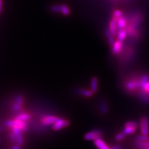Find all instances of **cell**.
<instances>
[{"instance_id": "obj_1", "label": "cell", "mask_w": 149, "mask_h": 149, "mask_svg": "<svg viewBox=\"0 0 149 149\" xmlns=\"http://www.w3.org/2000/svg\"><path fill=\"white\" fill-rule=\"evenodd\" d=\"M5 125L6 127L12 128H18L21 130L22 132H26L28 129V125L27 124V122H22L16 119L13 120H7L5 121Z\"/></svg>"}, {"instance_id": "obj_2", "label": "cell", "mask_w": 149, "mask_h": 149, "mask_svg": "<svg viewBox=\"0 0 149 149\" xmlns=\"http://www.w3.org/2000/svg\"><path fill=\"white\" fill-rule=\"evenodd\" d=\"M124 87L125 89L129 91H134L140 88V81L138 78H133L131 80H127L124 82Z\"/></svg>"}, {"instance_id": "obj_3", "label": "cell", "mask_w": 149, "mask_h": 149, "mask_svg": "<svg viewBox=\"0 0 149 149\" xmlns=\"http://www.w3.org/2000/svg\"><path fill=\"white\" fill-rule=\"evenodd\" d=\"M103 132L100 129H94L84 135V139L88 141H95L98 139L101 138Z\"/></svg>"}, {"instance_id": "obj_4", "label": "cell", "mask_w": 149, "mask_h": 149, "mask_svg": "<svg viewBox=\"0 0 149 149\" xmlns=\"http://www.w3.org/2000/svg\"><path fill=\"white\" fill-rule=\"evenodd\" d=\"M149 119L147 116H143L140 120V128L142 134L148 135L149 133Z\"/></svg>"}, {"instance_id": "obj_5", "label": "cell", "mask_w": 149, "mask_h": 149, "mask_svg": "<svg viewBox=\"0 0 149 149\" xmlns=\"http://www.w3.org/2000/svg\"><path fill=\"white\" fill-rule=\"evenodd\" d=\"M60 119V117H57L56 116L47 115L42 117L41 122L42 124H44L45 125H54Z\"/></svg>"}, {"instance_id": "obj_6", "label": "cell", "mask_w": 149, "mask_h": 149, "mask_svg": "<svg viewBox=\"0 0 149 149\" xmlns=\"http://www.w3.org/2000/svg\"><path fill=\"white\" fill-rule=\"evenodd\" d=\"M70 125V121L66 119H64L60 118L57 123L52 125V129L54 131H60L62 129H64L66 127H68Z\"/></svg>"}, {"instance_id": "obj_7", "label": "cell", "mask_w": 149, "mask_h": 149, "mask_svg": "<svg viewBox=\"0 0 149 149\" xmlns=\"http://www.w3.org/2000/svg\"><path fill=\"white\" fill-rule=\"evenodd\" d=\"M124 48L123 43L119 40H116L114 44L111 47V53L115 56H119Z\"/></svg>"}, {"instance_id": "obj_8", "label": "cell", "mask_w": 149, "mask_h": 149, "mask_svg": "<svg viewBox=\"0 0 149 149\" xmlns=\"http://www.w3.org/2000/svg\"><path fill=\"white\" fill-rule=\"evenodd\" d=\"M117 18L112 16L110 21H109V27H108L112 34L113 35L114 37H117Z\"/></svg>"}, {"instance_id": "obj_9", "label": "cell", "mask_w": 149, "mask_h": 149, "mask_svg": "<svg viewBox=\"0 0 149 149\" xmlns=\"http://www.w3.org/2000/svg\"><path fill=\"white\" fill-rule=\"evenodd\" d=\"M12 131L14 132L16 136L18 144L21 147L22 146L25 142L24 138L23 137V135L22 134V132L18 128H12Z\"/></svg>"}, {"instance_id": "obj_10", "label": "cell", "mask_w": 149, "mask_h": 149, "mask_svg": "<svg viewBox=\"0 0 149 149\" xmlns=\"http://www.w3.org/2000/svg\"><path fill=\"white\" fill-rule=\"evenodd\" d=\"M75 91H76V93L78 94V95L86 98L91 97L94 94L91 89H84L81 88L76 89Z\"/></svg>"}, {"instance_id": "obj_11", "label": "cell", "mask_w": 149, "mask_h": 149, "mask_svg": "<svg viewBox=\"0 0 149 149\" xmlns=\"http://www.w3.org/2000/svg\"><path fill=\"white\" fill-rule=\"evenodd\" d=\"M128 23V20L127 18L125 17V16H123L117 18V30L124 29L126 27Z\"/></svg>"}, {"instance_id": "obj_12", "label": "cell", "mask_w": 149, "mask_h": 149, "mask_svg": "<svg viewBox=\"0 0 149 149\" xmlns=\"http://www.w3.org/2000/svg\"><path fill=\"white\" fill-rule=\"evenodd\" d=\"M104 34L106 35V37L107 40H108L109 45L112 47L116 42L115 37H114V36L112 34L110 30H109V27H106L104 29Z\"/></svg>"}, {"instance_id": "obj_13", "label": "cell", "mask_w": 149, "mask_h": 149, "mask_svg": "<svg viewBox=\"0 0 149 149\" xmlns=\"http://www.w3.org/2000/svg\"><path fill=\"white\" fill-rule=\"evenodd\" d=\"M90 89L93 93H96L98 90V78L96 77H93L90 81Z\"/></svg>"}, {"instance_id": "obj_14", "label": "cell", "mask_w": 149, "mask_h": 149, "mask_svg": "<svg viewBox=\"0 0 149 149\" xmlns=\"http://www.w3.org/2000/svg\"><path fill=\"white\" fill-rule=\"evenodd\" d=\"M60 14L65 17H68L71 14V9L66 4H60Z\"/></svg>"}, {"instance_id": "obj_15", "label": "cell", "mask_w": 149, "mask_h": 149, "mask_svg": "<svg viewBox=\"0 0 149 149\" xmlns=\"http://www.w3.org/2000/svg\"><path fill=\"white\" fill-rule=\"evenodd\" d=\"M99 109L103 114H106L108 112V106L104 100H100L99 101Z\"/></svg>"}, {"instance_id": "obj_16", "label": "cell", "mask_w": 149, "mask_h": 149, "mask_svg": "<svg viewBox=\"0 0 149 149\" xmlns=\"http://www.w3.org/2000/svg\"><path fill=\"white\" fill-rule=\"evenodd\" d=\"M94 143H95V146L98 149H111L108 146V145L104 142L101 138L95 140Z\"/></svg>"}, {"instance_id": "obj_17", "label": "cell", "mask_w": 149, "mask_h": 149, "mask_svg": "<svg viewBox=\"0 0 149 149\" xmlns=\"http://www.w3.org/2000/svg\"><path fill=\"white\" fill-rule=\"evenodd\" d=\"M127 36V31L125 30V29H121V30H117V39L121 41V42H124L125 38H126Z\"/></svg>"}, {"instance_id": "obj_18", "label": "cell", "mask_w": 149, "mask_h": 149, "mask_svg": "<svg viewBox=\"0 0 149 149\" xmlns=\"http://www.w3.org/2000/svg\"><path fill=\"white\" fill-rule=\"evenodd\" d=\"M30 115L29 113L26 112H22L19 114L16 117H15L14 119L18 120L19 121H22V122H27V121L29 120L30 119Z\"/></svg>"}, {"instance_id": "obj_19", "label": "cell", "mask_w": 149, "mask_h": 149, "mask_svg": "<svg viewBox=\"0 0 149 149\" xmlns=\"http://www.w3.org/2000/svg\"><path fill=\"white\" fill-rule=\"evenodd\" d=\"M140 88L139 91H142L146 83L149 81V76L147 74H143L140 78Z\"/></svg>"}, {"instance_id": "obj_20", "label": "cell", "mask_w": 149, "mask_h": 149, "mask_svg": "<svg viewBox=\"0 0 149 149\" xmlns=\"http://www.w3.org/2000/svg\"><path fill=\"white\" fill-rule=\"evenodd\" d=\"M134 145L136 147L139 149H142L144 148H147L149 147V140L145 141H138L135 140Z\"/></svg>"}, {"instance_id": "obj_21", "label": "cell", "mask_w": 149, "mask_h": 149, "mask_svg": "<svg viewBox=\"0 0 149 149\" xmlns=\"http://www.w3.org/2000/svg\"><path fill=\"white\" fill-rule=\"evenodd\" d=\"M137 128L131 127H125L123 129V131L125 135H131L134 134L136 131Z\"/></svg>"}, {"instance_id": "obj_22", "label": "cell", "mask_w": 149, "mask_h": 149, "mask_svg": "<svg viewBox=\"0 0 149 149\" xmlns=\"http://www.w3.org/2000/svg\"><path fill=\"white\" fill-rule=\"evenodd\" d=\"M50 11H52V13L60 14V4L59 5H54L52 6H51L50 7Z\"/></svg>"}, {"instance_id": "obj_23", "label": "cell", "mask_w": 149, "mask_h": 149, "mask_svg": "<svg viewBox=\"0 0 149 149\" xmlns=\"http://www.w3.org/2000/svg\"><path fill=\"white\" fill-rule=\"evenodd\" d=\"M8 136H9V139H10L11 142L13 143L14 144H18L16 136L15 134H14V132L13 131H11V132H9Z\"/></svg>"}, {"instance_id": "obj_24", "label": "cell", "mask_w": 149, "mask_h": 149, "mask_svg": "<svg viewBox=\"0 0 149 149\" xmlns=\"http://www.w3.org/2000/svg\"><path fill=\"white\" fill-rule=\"evenodd\" d=\"M22 105H21L20 104H18L17 103H15V102H14L13 104L11 105V109H12V110L15 112H19V111H20V110L22 109Z\"/></svg>"}, {"instance_id": "obj_25", "label": "cell", "mask_w": 149, "mask_h": 149, "mask_svg": "<svg viewBox=\"0 0 149 149\" xmlns=\"http://www.w3.org/2000/svg\"><path fill=\"white\" fill-rule=\"evenodd\" d=\"M123 16H124L123 13L119 9H115L112 11V17L119 18Z\"/></svg>"}, {"instance_id": "obj_26", "label": "cell", "mask_w": 149, "mask_h": 149, "mask_svg": "<svg viewBox=\"0 0 149 149\" xmlns=\"http://www.w3.org/2000/svg\"><path fill=\"white\" fill-rule=\"evenodd\" d=\"M14 100L15 103L20 104L21 105H23V104L24 103V97L21 95L16 96Z\"/></svg>"}, {"instance_id": "obj_27", "label": "cell", "mask_w": 149, "mask_h": 149, "mask_svg": "<svg viewBox=\"0 0 149 149\" xmlns=\"http://www.w3.org/2000/svg\"><path fill=\"white\" fill-rule=\"evenodd\" d=\"M135 140L138 141H145V140H149V137L148 135H136L135 137Z\"/></svg>"}, {"instance_id": "obj_28", "label": "cell", "mask_w": 149, "mask_h": 149, "mask_svg": "<svg viewBox=\"0 0 149 149\" xmlns=\"http://www.w3.org/2000/svg\"><path fill=\"white\" fill-rule=\"evenodd\" d=\"M125 127H131L137 129L139 127V124L135 121H129L125 124Z\"/></svg>"}, {"instance_id": "obj_29", "label": "cell", "mask_w": 149, "mask_h": 149, "mask_svg": "<svg viewBox=\"0 0 149 149\" xmlns=\"http://www.w3.org/2000/svg\"><path fill=\"white\" fill-rule=\"evenodd\" d=\"M125 135H126L124 134V132H121L119 133V134H117L116 135L115 139H116V141H121V140H122L123 139H124L125 138Z\"/></svg>"}, {"instance_id": "obj_30", "label": "cell", "mask_w": 149, "mask_h": 149, "mask_svg": "<svg viewBox=\"0 0 149 149\" xmlns=\"http://www.w3.org/2000/svg\"><path fill=\"white\" fill-rule=\"evenodd\" d=\"M11 149H21V146L18 144H14V146L11 147Z\"/></svg>"}, {"instance_id": "obj_31", "label": "cell", "mask_w": 149, "mask_h": 149, "mask_svg": "<svg viewBox=\"0 0 149 149\" xmlns=\"http://www.w3.org/2000/svg\"><path fill=\"white\" fill-rule=\"evenodd\" d=\"M111 148V149H121V147L119 146V145H116V146H112Z\"/></svg>"}, {"instance_id": "obj_32", "label": "cell", "mask_w": 149, "mask_h": 149, "mask_svg": "<svg viewBox=\"0 0 149 149\" xmlns=\"http://www.w3.org/2000/svg\"><path fill=\"white\" fill-rule=\"evenodd\" d=\"M3 11V0H0V14L2 13Z\"/></svg>"}, {"instance_id": "obj_33", "label": "cell", "mask_w": 149, "mask_h": 149, "mask_svg": "<svg viewBox=\"0 0 149 149\" xmlns=\"http://www.w3.org/2000/svg\"><path fill=\"white\" fill-rule=\"evenodd\" d=\"M2 130H3V128L1 126H0V132H1Z\"/></svg>"}, {"instance_id": "obj_34", "label": "cell", "mask_w": 149, "mask_h": 149, "mask_svg": "<svg viewBox=\"0 0 149 149\" xmlns=\"http://www.w3.org/2000/svg\"><path fill=\"white\" fill-rule=\"evenodd\" d=\"M142 149H149V147H147V148H142Z\"/></svg>"}]
</instances>
